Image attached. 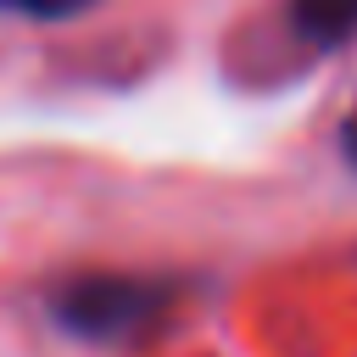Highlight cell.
<instances>
[{
    "label": "cell",
    "mask_w": 357,
    "mask_h": 357,
    "mask_svg": "<svg viewBox=\"0 0 357 357\" xmlns=\"http://www.w3.org/2000/svg\"><path fill=\"white\" fill-rule=\"evenodd\" d=\"M95 6L100 0H0V17H17V22H78Z\"/></svg>",
    "instance_id": "3957f363"
},
{
    "label": "cell",
    "mask_w": 357,
    "mask_h": 357,
    "mask_svg": "<svg viewBox=\"0 0 357 357\" xmlns=\"http://www.w3.org/2000/svg\"><path fill=\"white\" fill-rule=\"evenodd\" d=\"M284 11H290V28L318 50L357 39V0H290Z\"/></svg>",
    "instance_id": "7a4b0ae2"
},
{
    "label": "cell",
    "mask_w": 357,
    "mask_h": 357,
    "mask_svg": "<svg viewBox=\"0 0 357 357\" xmlns=\"http://www.w3.org/2000/svg\"><path fill=\"white\" fill-rule=\"evenodd\" d=\"M340 162L357 173V106L346 112V123H340Z\"/></svg>",
    "instance_id": "277c9868"
},
{
    "label": "cell",
    "mask_w": 357,
    "mask_h": 357,
    "mask_svg": "<svg viewBox=\"0 0 357 357\" xmlns=\"http://www.w3.org/2000/svg\"><path fill=\"white\" fill-rule=\"evenodd\" d=\"M184 284L167 273H128V268H89L61 279L45 307L50 324L84 346H134L173 324Z\"/></svg>",
    "instance_id": "6da1fadb"
}]
</instances>
